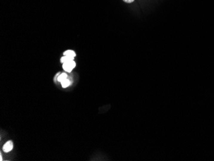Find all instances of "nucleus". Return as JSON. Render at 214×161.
Returning a JSON list of instances; mask_svg holds the SVG:
<instances>
[{"mask_svg": "<svg viewBox=\"0 0 214 161\" xmlns=\"http://www.w3.org/2000/svg\"><path fill=\"white\" fill-rule=\"evenodd\" d=\"M67 74H65V73L61 74V75H60L58 76V78H57V81H58L59 82H60V83H61V82H62V81H64V80L67 79Z\"/></svg>", "mask_w": 214, "mask_h": 161, "instance_id": "obj_5", "label": "nucleus"}, {"mask_svg": "<svg viewBox=\"0 0 214 161\" xmlns=\"http://www.w3.org/2000/svg\"><path fill=\"white\" fill-rule=\"evenodd\" d=\"M75 66L76 63L73 61V60L63 63V69L67 72H71Z\"/></svg>", "mask_w": 214, "mask_h": 161, "instance_id": "obj_1", "label": "nucleus"}, {"mask_svg": "<svg viewBox=\"0 0 214 161\" xmlns=\"http://www.w3.org/2000/svg\"><path fill=\"white\" fill-rule=\"evenodd\" d=\"M70 81L67 79H65L64 80V81H62V82H61V84H62V86L64 88H67V87L70 85Z\"/></svg>", "mask_w": 214, "mask_h": 161, "instance_id": "obj_6", "label": "nucleus"}, {"mask_svg": "<svg viewBox=\"0 0 214 161\" xmlns=\"http://www.w3.org/2000/svg\"><path fill=\"white\" fill-rule=\"evenodd\" d=\"M13 148V142L10 141H8L7 142H6L5 145H4L3 147V151L6 152V153H7V152H9Z\"/></svg>", "mask_w": 214, "mask_h": 161, "instance_id": "obj_2", "label": "nucleus"}, {"mask_svg": "<svg viewBox=\"0 0 214 161\" xmlns=\"http://www.w3.org/2000/svg\"><path fill=\"white\" fill-rule=\"evenodd\" d=\"M73 59H74V57H72V56L64 55V56H62V58H61L60 61H61V62L64 63V62H65L69 61V60H73Z\"/></svg>", "mask_w": 214, "mask_h": 161, "instance_id": "obj_3", "label": "nucleus"}, {"mask_svg": "<svg viewBox=\"0 0 214 161\" xmlns=\"http://www.w3.org/2000/svg\"><path fill=\"white\" fill-rule=\"evenodd\" d=\"M64 55H65V56H72V57H74V58H75V56H76V53H75V51H73V50H67V51H65L64 53Z\"/></svg>", "mask_w": 214, "mask_h": 161, "instance_id": "obj_4", "label": "nucleus"}, {"mask_svg": "<svg viewBox=\"0 0 214 161\" xmlns=\"http://www.w3.org/2000/svg\"><path fill=\"white\" fill-rule=\"evenodd\" d=\"M123 1L127 3H133L135 0H123Z\"/></svg>", "mask_w": 214, "mask_h": 161, "instance_id": "obj_7", "label": "nucleus"}]
</instances>
